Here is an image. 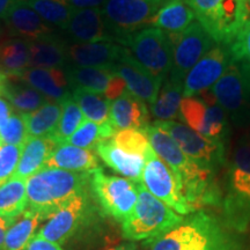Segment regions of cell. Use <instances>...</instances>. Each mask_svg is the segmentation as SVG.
Here are the masks:
<instances>
[{"mask_svg": "<svg viewBox=\"0 0 250 250\" xmlns=\"http://www.w3.org/2000/svg\"><path fill=\"white\" fill-rule=\"evenodd\" d=\"M70 2L74 9L101 8L105 0H70Z\"/></svg>", "mask_w": 250, "mask_h": 250, "instance_id": "cell-44", "label": "cell"}, {"mask_svg": "<svg viewBox=\"0 0 250 250\" xmlns=\"http://www.w3.org/2000/svg\"><path fill=\"white\" fill-rule=\"evenodd\" d=\"M173 49V65L169 79L183 83L184 78L197 62L217 44L198 21H195L176 35H168Z\"/></svg>", "mask_w": 250, "mask_h": 250, "instance_id": "cell-13", "label": "cell"}, {"mask_svg": "<svg viewBox=\"0 0 250 250\" xmlns=\"http://www.w3.org/2000/svg\"><path fill=\"white\" fill-rule=\"evenodd\" d=\"M23 145L0 146V186L13 177Z\"/></svg>", "mask_w": 250, "mask_h": 250, "instance_id": "cell-40", "label": "cell"}, {"mask_svg": "<svg viewBox=\"0 0 250 250\" xmlns=\"http://www.w3.org/2000/svg\"><path fill=\"white\" fill-rule=\"evenodd\" d=\"M0 95L4 96L15 110L23 114H31L45 103L51 102L39 90L14 78H8Z\"/></svg>", "mask_w": 250, "mask_h": 250, "instance_id": "cell-29", "label": "cell"}, {"mask_svg": "<svg viewBox=\"0 0 250 250\" xmlns=\"http://www.w3.org/2000/svg\"><path fill=\"white\" fill-rule=\"evenodd\" d=\"M93 198L92 189L76 196L51 215L36 235L58 245L66 242L78 230L92 221L96 212Z\"/></svg>", "mask_w": 250, "mask_h": 250, "instance_id": "cell-12", "label": "cell"}, {"mask_svg": "<svg viewBox=\"0 0 250 250\" xmlns=\"http://www.w3.org/2000/svg\"><path fill=\"white\" fill-rule=\"evenodd\" d=\"M19 0H0V19L4 17V14L8 11Z\"/></svg>", "mask_w": 250, "mask_h": 250, "instance_id": "cell-47", "label": "cell"}, {"mask_svg": "<svg viewBox=\"0 0 250 250\" xmlns=\"http://www.w3.org/2000/svg\"><path fill=\"white\" fill-rule=\"evenodd\" d=\"M62 104V114L59 122L52 134L48 138L59 145V144L66 143V140L79 129V126L85 121L83 111L80 110L79 105L73 101V99L68 98Z\"/></svg>", "mask_w": 250, "mask_h": 250, "instance_id": "cell-37", "label": "cell"}, {"mask_svg": "<svg viewBox=\"0 0 250 250\" xmlns=\"http://www.w3.org/2000/svg\"><path fill=\"white\" fill-rule=\"evenodd\" d=\"M115 73L120 76L126 85V89L134 96L153 104L156 100L162 81L153 77L132 57L129 50L125 51L116 64L112 66Z\"/></svg>", "mask_w": 250, "mask_h": 250, "instance_id": "cell-18", "label": "cell"}, {"mask_svg": "<svg viewBox=\"0 0 250 250\" xmlns=\"http://www.w3.org/2000/svg\"><path fill=\"white\" fill-rule=\"evenodd\" d=\"M14 112V108L12 104L6 100L4 96L0 95V126L12 116Z\"/></svg>", "mask_w": 250, "mask_h": 250, "instance_id": "cell-45", "label": "cell"}, {"mask_svg": "<svg viewBox=\"0 0 250 250\" xmlns=\"http://www.w3.org/2000/svg\"><path fill=\"white\" fill-rule=\"evenodd\" d=\"M137 204L132 213L122 223V233L125 239L131 241L147 240L149 242L183 220L181 215L153 196L142 183L137 182Z\"/></svg>", "mask_w": 250, "mask_h": 250, "instance_id": "cell-4", "label": "cell"}, {"mask_svg": "<svg viewBox=\"0 0 250 250\" xmlns=\"http://www.w3.org/2000/svg\"><path fill=\"white\" fill-rule=\"evenodd\" d=\"M132 57L153 77L162 83L169 76L173 65V49L164 30L147 27L121 42Z\"/></svg>", "mask_w": 250, "mask_h": 250, "instance_id": "cell-7", "label": "cell"}, {"mask_svg": "<svg viewBox=\"0 0 250 250\" xmlns=\"http://www.w3.org/2000/svg\"><path fill=\"white\" fill-rule=\"evenodd\" d=\"M90 189L102 211L120 223L132 213L138 201L137 182L110 176L103 173L101 168L92 173Z\"/></svg>", "mask_w": 250, "mask_h": 250, "instance_id": "cell-10", "label": "cell"}, {"mask_svg": "<svg viewBox=\"0 0 250 250\" xmlns=\"http://www.w3.org/2000/svg\"><path fill=\"white\" fill-rule=\"evenodd\" d=\"M183 100V83L168 78L162 83L156 100L151 104V112L159 121H174L180 118V107Z\"/></svg>", "mask_w": 250, "mask_h": 250, "instance_id": "cell-30", "label": "cell"}, {"mask_svg": "<svg viewBox=\"0 0 250 250\" xmlns=\"http://www.w3.org/2000/svg\"><path fill=\"white\" fill-rule=\"evenodd\" d=\"M229 46L235 61H243L250 64V17Z\"/></svg>", "mask_w": 250, "mask_h": 250, "instance_id": "cell-41", "label": "cell"}, {"mask_svg": "<svg viewBox=\"0 0 250 250\" xmlns=\"http://www.w3.org/2000/svg\"><path fill=\"white\" fill-rule=\"evenodd\" d=\"M56 146L57 144L50 138H28L13 177L27 181L42 170Z\"/></svg>", "mask_w": 250, "mask_h": 250, "instance_id": "cell-27", "label": "cell"}, {"mask_svg": "<svg viewBox=\"0 0 250 250\" xmlns=\"http://www.w3.org/2000/svg\"><path fill=\"white\" fill-rule=\"evenodd\" d=\"M180 118L187 126L206 138L225 142L229 133V118L210 90L201 95L183 98Z\"/></svg>", "mask_w": 250, "mask_h": 250, "instance_id": "cell-9", "label": "cell"}, {"mask_svg": "<svg viewBox=\"0 0 250 250\" xmlns=\"http://www.w3.org/2000/svg\"><path fill=\"white\" fill-rule=\"evenodd\" d=\"M92 173L43 168L26 181L28 210L49 219L71 199L90 189Z\"/></svg>", "mask_w": 250, "mask_h": 250, "instance_id": "cell-1", "label": "cell"}, {"mask_svg": "<svg viewBox=\"0 0 250 250\" xmlns=\"http://www.w3.org/2000/svg\"><path fill=\"white\" fill-rule=\"evenodd\" d=\"M15 219H17V218H15ZM15 219L0 217V250H4L6 233H7L8 228L12 226V224H13L15 221Z\"/></svg>", "mask_w": 250, "mask_h": 250, "instance_id": "cell-46", "label": "cell"}, {"mask_svg": "<svg viewBox=\"0 0 250 250\" xmlns=\"http://www.w3.org/2000/svg\"><path fill=\"white\" fill-rule=\"evenodd\" d=\"M17 79L39 90L51 102L62 103L71 98L70 85L62 68L29 67Z\"/></svg>", "mask_w": 250, "mask_h": 250, "instance_id": "cell-21", "label": "cell"}, {"mask_svg": "<svg viewBox=\"0 0 250 250\" xmlns=\"http://www.w3.org/2000/svg\"><path fill=\"white\" fill-rule=\"evenodd\" d=\"M162 4L159 0H105L101 7L109 33L116 43L151 26Z\"/></svg>", "mask_w": 250, "mask_h": 250, "instance_id": "cell-8", "label": "cell"}, {"mask_svg": "<svg viewBox=\"0 0 250 250\" xmlns=\"http://www.w3.org/2000/svg\"><path fill=\"white\" fill-rule=\"evenodd\" d=\"M208 250H241V246L229 234H227V236L225 237L223 241L217 243Z\"/></svg>", "mask_w": 250, "mask_h": 250, "instance_id": "cell-43", "label": "cell"}, {"mask_svg": "<svg viewBox=\"0 0 250 250\" xmlns=\"http://www.w3.org/2000/svg\"><path fill=\"white\" fill-rule=\"evenodd\" d=\"M108 250H137V246H136V243H133V242H127V243H123V245H120L117 247H114V248H110Z\"/></svg>", "mask_w": 250, "mask_h": 250, "instance_id": "cell-48", "label": "cell"}, {"mask_svg": "<svg viewBox=\"0 0 250 250\" xmlns=\"http://www.w3.org/2000/svg\"><path fill=\"white\" fill-rule=\"evenodd\" d=\"M223 210L228 227L246 232L250 224V138L240 140L228 165Z\"/></svg>", "mask_w": 250, "mask_h": 250, "instance_id": "cell-2", "label": "cell"}, {"mask_svg": "<svg viewBox=\"0 0 250 250\" xmlns=\"http://www.w3.org/2000/svg\"><path fill=\"white\" fill-rule=\"evenodd\" d=\"M140 183L176 213H192L183 196L180 179L156 154L146 160Z\"/></svg>", "mask_w": 250, "mask_h": 250, "instance_id": "cell-14", "label": "cell"}, {"mask_svg": "<svg viewBox=\"0 0 250 250\" xmlns=\"http://www.w3.org/2000/svg\"><path fill=\"white\" fill-rule=\"evenodd\" d=\"M30 67L66 68L68 66V43L56 35L29 42Z\"/></svg>", "mask_w": 250, "mask_h": 250, "instance_id": "cell-26", "label": "cell"}, {"mask_svg": "<svg viewBox=\"0 0 250 250\" xmlns=\"http://www.w3.org/2000/svg\"><path fill=\"white\" fill-rule=\"evenodd\" d=\"M28 139L27 118L23 112H13L0 126V146L24 145Z\"/></svg>", "mask_w": 250, "mask_h": 250, "instance_id": "cell-39", "label": "cell"}, {"mask_svg": "<svg viewBox=\"0 0 250 250\" xmlns=\"http://www.w3.org/2000/svg\"><path fill=\"white\" fill-rule=\"evenodd\" d=\"M233 61L229 45L215 44L188 72L183 81V98L201 95L210 90Z\"/></svg>", "mask_w": 250, "mask_h": 250, "instance_id": "cell-15", "label": "cell"}, {"mask_svg": "<svg viewBox=\"0 0 250 250\" xmlns=\"http://www.w3.org/2000/svg\"><path fill=\"white\" fill-rule=\"evenodd\" d=\"M115 132H116V130L112 127L111 123L96 124L94 122L86 120L83 122L79 129L72 134L66 140V143L64 144H70V145L77 146V147L92 151V149L96 148V146L100 143L112 138Z\"/></svg>", "mask_w": 250, "mask_h": 250, "instance_id": "cell-36", "label": "cell"}, {"mask_svg": "<svg viewBox=\"0 0 250 250\" xmlns=\"http://www.w3.org/2000/svg\"><path fill=\"white\" fill-rule=\"evenodd\" d=\"M226 236L227 233L213 215L198 211L149 241V250H208Z\"/></svg>", "mask_w": 250, "mask_h": 250, "instance_id": "cell-5", "label": "cell"}, {"mask_svg": "<svg viewBox=\"0 0 250 250\" xmlns=\"http://www.w3.org/2000/svg\"><path fill=\"white\" fill-rule=\"evenodd\" d=\"M30 67V45L22 39L5 40L0 43V71L8 78H19Z\"/></svg>", "mask_w": 250, "mask_h": 250, "instance_id": "cell-28", "label": "cell"}, {"mask_svg": "<svg viewBox=\"0 0 250 250\" xmlns=\"http://www.w3.org/2000/svg\"><path fill=\"white\" fill-rule=\"evenodd\" d=\"M154 123L169 134L188 158L197 165L217 173L226 162L224 142L206 138L181 122L155 121Z\"/></svg>", "mask_w": 250, "mask_h": 250, "instance_id": "cell-11", "label": "cell"}, {"mask_svg": "<svg viewBox=\"0 0 250 250\" xmlns=\"http://www.w3.org/2000/svg\"><path fill=\"white\" fill-rule=\"evenodd\" d=\"M64 31H66L72 43H116L105 26L101 8L74 9Z\"/></svg>", "mask_w": 250, "mask_h": 250, "instance_id": "cell-20", "label": "cell"}, {"mask_svg": "<svg viewBox=\"0 0 250 250\" xmlns=\"http://www.w3.org/2000/svg\"><path fill=\"white\" fill-rule=\"evenodd\" d=\"M210 92L228 118L239 126L250 124V64L234 61Z\"/></svg>", "mask_w": 250, "mask_h": 250, "instance_id": "cell-6", "label": "cell"}, {"mask_svg": "<svg viewBox=\"0 0 250 250\" xmlns=\"http://www.w3.org/2000/svg\"><path fill=\"white\" fill-rule=\"evenodd\" d=\"M44 168H58L76 173H93L100 169L98 155L93 151L70 144H59L52 151Z\"/></svg>", "mask_w": 250, "mask_h": 250, "instance_id": "cell-24", "label": "cell"}, {"mask_svg": "<svg viewBox=\"0 0 250 250\" xmlns=\"http://www.w3.org/2000/svg\"><path fill=\"white\" fill-rule=\"evenodd\" d=\"M24 250H62L61 245L35 235Z\"/></svg>", "mask_w": 250, "mask_h": 250, "instance_id": "cell-42", "label": "cell"}, {"mask_svg": "<svg viewBox=\"0 0 250 250\" xmlns=\"http://www.w3.org/2000/svg\"><path fill=\"white\" fill-rule=\"evenodd\" d=\"M95 149L96 154L112 170L123 175L125 179L133 181V182H140L144 167H145V158L124 151L120 146H117L111 138L100 143Z\"/></svg>", "mask_w": 250, "mask_h": 250, "instance_id": "cell-23", "label": "cell"}, {"mask_svg": "<svg viewBox=\"0 0 250 250\" xmlns=\"http://www.w3.org/2000/svg\"><path fill=\"white\" fill-rule=\"evenodd\" d=\"M217 44L230 45L250 17V0H187Z\"/></svg>", "mask_w": 250, "mask_h": 250, "instance_id": "cell-3", "label": "cell"}, {"mask_svg": "<svg viewBox=\"0 0 250 250\" xmlns=\"http://www.w3.org/2000/svg\"><path fill=\"white\" fill-rule=\"evenodd\" d=\"M111 139L122 149L132 153V154L142 155L143 158H145V160H147L153 154H155L147 136L143 130H118L115 132Z\"/></svg>", "mask_w": 250, "mask_h": 250, "instance_id": "cell-38", "label": "cell"}, {"mask_svg": "<svg viewBox=\"0 0 250 250\" xmlns=\"http://www.w3.org/2000/svg\"><path fill=\"white\" fill-rule=\"evenodd\" d=\"M195 20L196 15L187 0H168L158 9L151 26L164 30L167 35H176Z\"/></svg>", "mask_w": 250, "mask_h": 250, "instance_id": "cell-25", "label": "cell"}, {"mask_svg": "<svg viewBox=\"0 0 250 250\" xmlns=\"http://www.w3.org/2000/svg\"><path fill=\"white\" fill-rule=\"evenodd\" d=\"M42 221L36 212L27 210L19 215L5 236L4 250H24L28 243L36 235V230Z\"/></svg>", "mask_w": 250, "mask_h": 250, "instance_id": "cell-31", "label": "cell"}, {"mask_svg": "<svg viewBox=\"0 0 250 250\" xmlns=\"http://www.w3.org/2000/svg\"><path fill=\"white\" fill-rule=\"evenodd\" d=\"M125 48L115 42L68 43V65L79 67H112Z\"/></svg>", "mask_w": 250, "mask_h": 250, "instance_id": "cell-19", "label": "cell"}, {"mask_svg": "<svg viewBox=\"0 0 250 250\" xmlns=\"http://www.w3.org/2000/svg\"><path fill=\"white\" fill-rule=\"evenodd\" d=\"M159 1H160V2H161V4H162V5H164L166 1H168V0H159Z\"/></svg>", "mask_w": 250, "mask_h": 250, "instance_id": "cell-51", "label": "cell"}, {"mask_svg": "<svg viewBox=\"0 0 250 250\" xmlns=\"http://www.w3.org/2000/svg\"><path fill=\"white\" fill-rule=\"evenodd\" d=\"M27 208L26 180L12 177L0 186V217L15 219Z\"/></svg>", "mask_w": 250, "mask_h": 250, "instance_id": "cell-32", "label": "cell"}, {"mask_svg": "<svg viewBox=\"0 0 250 250\" xmlns=\"http://www.w3.org/2000/svg\"><path fill=\"white\" fill-rule=\"evenodd\" d=\"M43 20L57 29L65 30L74 8L70 0H24Z\"/></svg>", "mask_w": 250, "mask_h": 250, "instance_id": "cell-34", "label": "cell"}, {"mask_svg": "<svg viewBox=\"0 0 250 250\" xmlns=\"http://www.w3.org/2000/svg\"><path fill=\"white\" fill-rule=\"evenodd\" d=\"M7 80H8L7 74H5L4 72L0 71V94H1L2 89H4V87L6 85V83H7Z\"/></svg>", "mask_w": 250, "mask_h": 250, "instance_id": "cell-50", "label": "cell"}, {"mask_svg": "<svg viewBox=\"0 0 250 250\" xmlns=\"http://www.w3.org/2000/svg\"><path fill=\"white\" fill-rule=\"evenodd\" d=\"M71 96L73 101L79 105L87 121L96 124H108L110 114L111 101L100 94L86 92V90H72Z\"/></svg>", "mask_w": 250, "mask_h": 250, "instance_id": "cell-35", "label": "cell"}, {"mask_svg": "<svg viewBox=\"0 0 250 250\" xmlns=\"http://www.w3.org/2000/svg\"><path fill=\"white\" fill-rule=\"evenodd\" d=\"M7 36H8L7 30H6L5 24H4V22H2V20L0 19V43H1L2 41L7 40Z\"/></svg>", "mask_w": 250, "mask_h": 250, "instance_id": "cell-49", "label": "cell"}, {"mask_svg": "<svg viewBox=\"0 0 250 250\" xmlns=\"http://www.w3.org/2000/svg\"><path fill=\"white\" fill-rule=\"evenodd\" d=\"M8 36L34 42L56 35L55 28L43 20L24 0H19L1 18Z\"/></svg>", "mask_w": 250, "mask_h": 250, "instance_id": "cell-17", "label": "cell"}, {"mask_svg": "<svg viewBox=\"0 0 250 250\" xmlns=\"http://www.w3.org/2000/svg\"><path fill=\"white\" fill-rule=\"evenodd\" d=\"M149 112L146 102L125 90L120 98L111 101L109 121L115 130H142L148 123Z\"/></svg>", "mask_w": 250, "mask_h": 250, "instance_id": "cell-22", "label": "cell"}, {"mask_svg": "<svg viewBox=\"0 0 250 250\" xmlns=\"http://www.w3.org/2000/svg\"><path fill=\"white\" fill-rule=\"evenodd\" d=\"M72 90L80 89L100 94L114 101L126 90V85L112 67H79L68 65L64 68Z\"/></svg>", "mask_w": 250, "mask_h": 250, "instance_id": "cell-16", "label": "cell"}, {"mask_svg": "<svg viewBox=\"0 0 250 250\" xmlns=\"http://www.w3.org/2000/svg\"><path fill=\"white\" fill-rule=\"evenodd\" d=\"M62 114V104L48 102L39 110L26 114L28 138H48L57 126Z\"/></svg>", "mask_w": 250, "mask_h": 250, "instance_id": "cell-33", "label": "cell"}]
</instances>
